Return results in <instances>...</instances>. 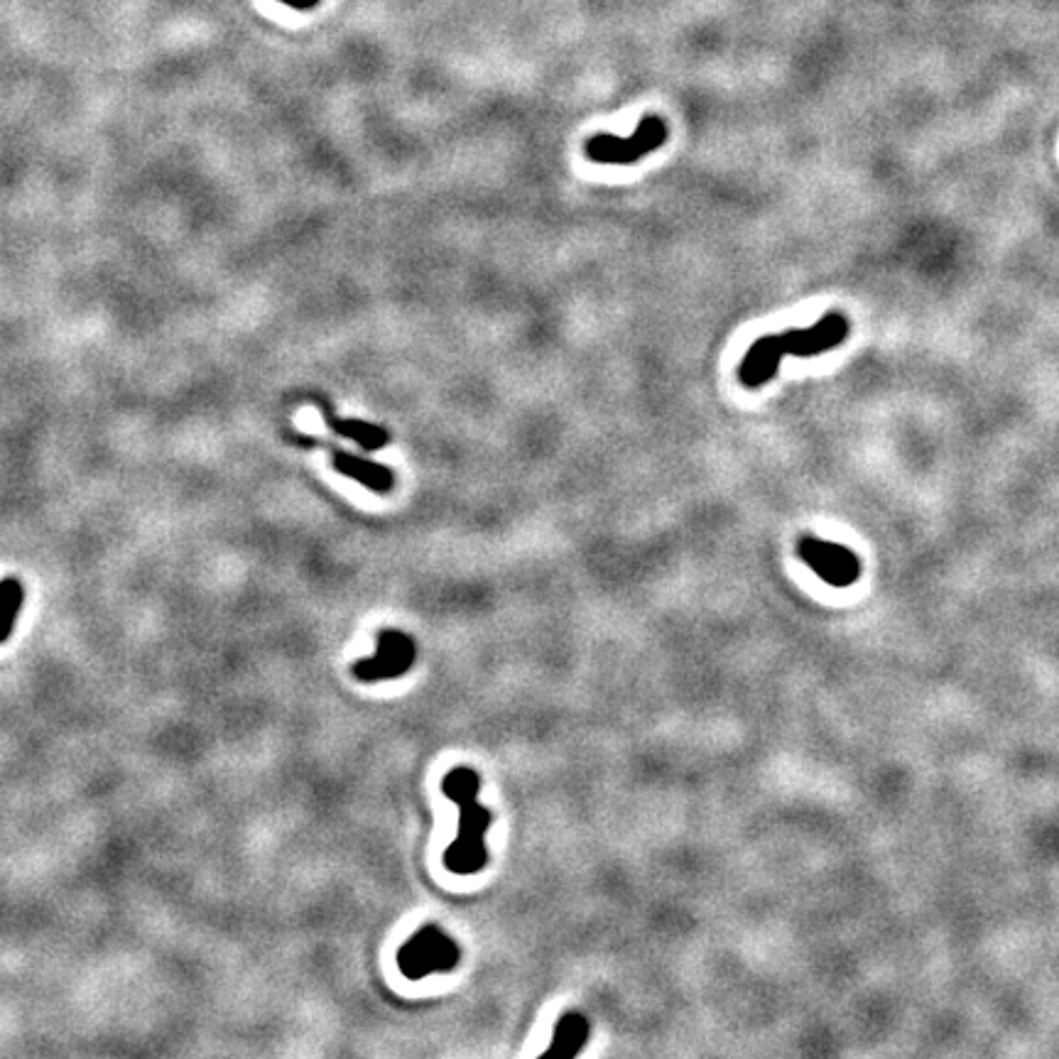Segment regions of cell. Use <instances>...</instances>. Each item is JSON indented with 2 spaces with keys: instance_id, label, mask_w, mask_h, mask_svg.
<instances>
[{
  "instance_id": "30bf717a",
  "label": "cell",
  "mask_w": 1059,
  "mask_h": 1059,
  "mask_svg": "<svg viewBox=\"0 0 1059 1059\" xmlns=\"http://www.w3.org/2000/svg\"><path fill=\"white\" fill-rule=\"evenodd\" d=\"M25 604V586L18 577L0 579V645L8 643Z\"/></svg>"
},
{
  "instance_id": "7a4b0ae2",
  "label": "cell",
  "mask_w": 1059,
  "mask_h": 1059,
  "mask_svg": "<svg viewBox=\"0 0 1059 1059\" xmlns=\"http://www.w3.org/2000/svg\"><path fill=\"white\" fill-rule=\"evenodd\" d=\"M479 790V773L474 768H466V765L449 770L442 778L444 797L459 807V834L449 844V849L444 851V866L454 876H474V873L483 871L488 863L483 836L491 829L493 814L491 809H486L479 802Z\"/></svg>"
},
{
  "instance_id": "5b68a950",
  "label": "cell",
  "mask_w": 1059,
  "mask_h": 1059,
  "mask_svg": "<svg viewBox=\"0 0 1059 1059\" xmlns=\"http://www.w3.org/2000/svg\"><path fill=\"white\" fill-rule=\"evenodd\" d=\"M417 662V643L412 635L395 628H383L378 633V650L376 655L363 657L353 662L351 675L358 682L373 684L385 680H400L415 667Z\"/></svg>"
},
{
  "instance_id": "8fae6325",
  "label": "cell",
  "mask_w": 1059,
  "mask_h": 1059,
  "mask_svg": "<svg viewBox=\"0 0 1059 1059\" xmlns=\"http://www.w3.org/2000/svg\"><path fill=\"white\" fill-rule=\"evenodd\" d=\"M280 3L290 5V8H295V10H312V8H317L322 0H280Z\"/></svg>"
},
{
  "instance_id": "277c9868",
  "label": "cell",
  "mask_w": 1059,
  "mask_h": 1059,
  "mask_svg": "<svg viewBox=\"0 0 1059 1059\" xmlns=\"http://www.w3.org/2000/svg\"><path fill=\"white\" fill-rule=\"evenodd\" d=\"M461 949L437 925L422 927L412 934L398 952V969L405 979L420 981L429 974H444L459 966Z\"/></svg>"
},
{
  "instance_id": "9c48e42d",
  "label": "cell",
  "mask_w": 1059,
  "mask_h": 1059,
  "mask_svg": "<svg viewBox=\"0 0 1059 1059\" xmlns=\"http://www.w3.org/2000/svg\"><path fill=\"white\" fill-rule=\"evenodd\" d=\"M324 422L331 432L341 434V437L353 439L358 447H363L366 452H376V449L385 447L390 442V434L383 427L371 425V422L363 420H341V417L331 415L329 407H324Z\"/></svg>"
},
{
  "instance_id": "3957f363",
  "label": "cell",
  "mask_w": 1059,
  "mask_h": 1059,
  "mask_svg": "<svg viewBox=\"0 0 1059 1059\" xmlns=\"http://www.w3.org/2000/svg\"><path fill=\"white\" fill-rule=\"evenodd\" d=\"M667 135H670L667 123L650 113V116H643L635 133L628 138L611 133H599L589 138L584 145V155L596 165H633L640 157L660 150L667 143Z\"/></svg>"
},
{
  "instance_id": "8992f818",
  "label": "cell",
  "mask_w": 1059,
  "mask_h": 1059,
  "mask_svg": "<svg viewBox=\"0 0 1059 1059\" xmlns=\"http://www.w3.org/2000/svg\"><path fill=\"white\" fill-rule=\"evenodd\" d=\"M797 557L832 586H849L861 577V559L849 547L836 542L817 540V537H802L797 542Z\"/></svg>"
},
{
  "instance_id": "6da1fadb",
  "label": "cell",
  "mask_w": 1059,
  "mask_h": 1059,
  "mask_svg": "<svg viewBox=\"0 0 1059 1059\" xmlns=\"http://www.w3.org/2000/svg\"><path fill=\"white\" fill-rule=\"evenodd\" d=\"M851 336V322L844 312H827L807 329H785L778 334L760 336L738 363V380L756 390L775 378L780 361L787 356L814 358L839 349Z\"/></svg>"
},
{
  "instance_id": "52a82bcc",
  "label": "cell",
  "mask_w": 1059,
  "mask_h": 1059,
  "mask_svg": "<svg viewBox=\"0 0 1059 1059\" xmlns=\"http://www.w3.org/2000/svg\"><path fill=\"white\" fill-rule=\"evenodd\" d=\"M331 452V464L339 471L341 476H349V479L358 481L361 486H366L368 491L385 496V493L393 491L395 486V474L388 466L376 464V461H368L363 456L349 454L344 449H329Z\"/></svg>"
},
{
  "instance_id": "ba28073f",
  "label": "cell",
  "mask_w": 1059,
  "mask_h": 1059,
  "mask_svg": "<svg viewBox=\"0 0 1059 1059\" xmlns=\"http://www.w3.org/2000/svg\"><path fill=\"white\" fill-rule=\"evenodd\" d=\"M589 1035H591L589 1018H586L584 1013H579V1010H569V1013H564L562 1018L557 1020L555 1035H552L550 1047H547L540 1057L542 1059L577 1057L579 1052L584 1050L586 1042H589Z\"/></svg>"
}]
</instances>
